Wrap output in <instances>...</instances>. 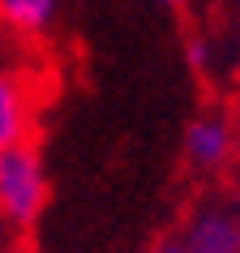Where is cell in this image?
I'll return each mask as SVG.
<instances>
[{
    "mask_svg": "<svg viewBox=\"0 0 240 253\" xmlns=\"http://www.w3.org/2000/svg\"><path fill=\"white\" fill-rule=\"evenodd\" d=\"M185 150L198 168H223L236 150V133L223 116H198L189 125V137H185Z\"/></svg>",
    "mask_w": 240,
    "mask_h": 253,
    "instance_id": "obj_3",
    "label": "cell"
},
{
    "mask_svg": "<svg viewBox=\"0 0 240 253\" xmlns=\"http://www.w3.org/2000/svg\"><path fill=\"white\" fill-rule=\"evenodd\" d=\"M35 125V94L26 78H17L13 69H0V150L22 146Z\"/></svg>",
    "mask_w": 240,
    "mask_h": 253,
    "instance_id": "obj_2",
    "label": "cell"
},
{
    "mask_svg": "<svg viewBox=\"0 0 240 253\" xmlns=\"http://www.w3.org/2000/svg\"><path fill=\"white\" fill-rule=\"evenodd\" d=\"M189 253H240V223L223 211H210L193 223V236L185 245Z\"/></svg>",
    "mask_w": 240,
    "mask_h": 253,
    "instance_id": "obj_5",
    "label": "cell"
},
{
    "mask_svg": "<svg viewBox=\"0 0 240 253\" xmlns=\"http://www.w3.org/2000/svg\"><path fill=\"white\" fill-rule=\"evenodd\" d=\"M60 0H0V26L22 35V39H39L56 22Z\"/></svg>",
    "mask_w": 240,
    "mask_h": 253,
    "instance_id": "obj_4",
    "label": "cell"
},
{
    "mask_svg": "<svg viewBox=\"0 0 240 253\" xmlns=\"http://www.w3.org/2000/svg\"><path fill=\"white\" fill-rule=\"evenodd\" d=\"M236 223H240V214H236Z\"/></svg>",
    "mask_w": 240,
    "mask_h": 253,
    "instance_id": "obj_7",
    "label": "cell"
},
{
    "mask_svg": "<svg viewBox=\"0 0 240 253\" xmlns=\"http://www.w3.org/2000/svg\"><path fill=\"white\" fill-rule=\"evenodd\" d=\"M150 253H189L185 245H159V249H150Z\"/></svg>",
    "mask_w": 240,
    "mask_h": 253,
    "instance_id": "obj_6",
    "label": "cell"
},
{
    "mask_svg": "<svg viewBox=\"0 0 240 253\" xmlns=\"http://www.w3.org/2000/svg\"><path fill=\"white\" fill-rule=\"evenodd\" d=\"M47 206V172L35 146L0 150V223L13 232H30Z\"/></svg>",
    "mask_w": 240,
    "mask_h": 253,
    "instance_id": "obj_1",
    "label": "cell"
}]
</instances>
